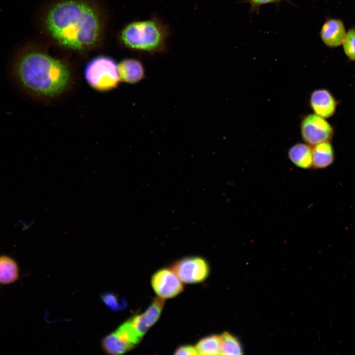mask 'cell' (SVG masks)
Listing matches in <instances>:
<instances>
[{
	"instance_id": "cell-1",
	"label": "cell",
	"mask_w": 355,
	"mask_h": 355,
	"mask_svg": "<svg viewBox=\"0 0 355 355\" xmlns=\"http://www.w3.org/2000/svg\"><path fill=\"white\" fill-rule=\"evenodd\" d=\"M10 75L20 88L38 99H49L64 93L71 75L68 66L32 46L19 48L14 56Z\"/></svg>"
},
{
	"instance_id": "cell-2",
	"label": "cell",
	"mask_w": 355,
	"mask_h": 355,
	"mask_svg": "<svg viewBox=\"0 0 355 355\" xmlns=\"http://www.w3.org/2000/svg\"><path fill=\"white\" fill-rule=\"evenodd\" d=\"M45 27L61 45L83 49L94 45L100 33V20L89 4L76 0H66L55 4L47 12Z\"/></svg>"
},
{
	"instance_id": "cell-3",
	"label": "cell",
	"mask_w": 355,
	"mask_h": 355,
	"mask_svg": "<svg viewBox=\"0 0 355 355\" xmlns=\"http://www.w3.org/2000/svg\"><path fill=\"white\" fill-rule=\"evenodd\" d=\"M170 36L168 26L156 16L128 24L121 33L127 47L149 54L165 52Z\"/></svg>"
},
{
	"instance_id": "cell-4",
	"label": "cell",
	"mask_w": 355,
	"mask_h": 355,
	"mask_svg": "<svg viewBox=\"0 0 355 355\" xmlns=\"http://www.w3.org/2000/svg\"><path fill=\"white\" fill-rule=\"evenodd\" d=\"M84 76L92 88L102 92L116 88L120 81L117 65L106 56H99L91 60L85 67Z\"/></svg>"
},
{
	"instance_id": "cell-5",
	"label": "cell",
	"mask_w": 355,
	"mask_h": 355,
	"mask_svg": "<svg viewBox=\"0 0 355 355\" xmlns=\"http://www.w3.org/2000/svg\"><path fill=\"white\" fill-rule=\"evenodd\" d=\"M172 270L180 280L186 284H195L204 281L210 268L207 262L200 257H188L176 262Z\"/></svg>"
},
{
	"instance_id": "cell-6",
	"label": "cell",
	"mask_w": 355,
	"mask_h": 355,
	"mask_svg": "<svg viewBox=\"0 0 355 355\" xmlns=\"http://www.w3.org/2000/svg\"><path fill=\"white\" fill-rule=\"evenodd\" d=\"M300 132L303 140L311 145L328 141L333 134L330 124L316 114L307 115L303 118Z\"/></svg>"
},
{
	"instance_id": "cell-7",
	"label": "cell",
	"mask_w": 355,
	"mask_h": 355,
	"mask_svg": "<svg viewBox=\"0 0 355 355\" xmlns=\"http://www.w3.org/2000/svg\"><path fill=\"white\" fill-rule=\"evenodd\" d=\"M151 283L156 294L164 299L174 297L183 290L181 281L172 269L158 270L153 275Z\"/></svg>"
},
{
	"instance_id": "cell-8",
	"label": "cell",
	"mask_w": 355,
	"mask_h": 355,
	"mask_svg": "<svg viewBox=\"0 0 355 355\" xmlns=\"http://www.w3.org/2000/svg\"><path fill=\"white\" fill-rule=\"evenodd\" d=\"M164 299L157 297L143 313L129 320L132 327L141 338L159 319L164 305Z\"/></svg>"
},
{
	"instance_id": "cell-9",
	"label": "cell",
	"mask_w": 355,
	"mask_h": 355,
	"mask_svg": "<svg viewBox=\"0 0 355 355\" xmlns=\"http://www.w3.org/2000/svg\"><path fill=\"white\" fill-rule=\"evenodd\" d=\"M310 104L315 113L323 118L332 115L336 106L334 97L325 89H318L313 92L310 96Z\"/></svg>"
},
{
	"instance_id": "cell-10",
	"label": "cell",
	"mask_w": 355,
	"mask_h": 355,
	"mask_svg": "<svg viewBox=\"0 0 355 355\" xmlns=\"http://www.w3.org/2000/svg\"><path fill=\"white\" fill-rule=\"evenodd\" d=\"M345 36L343 23L336 19L326 21L320 32V36L323 42L331 47L338 46L343 43Z\"/></svg>"
},
{
	"instance_id": "cell-11",
	"label": "cell",
	"mask_w": 355,
	"mask_h": 355,
	"mask_svg": "<svg viewBox=\"0 0 355 355\" xmlns=\"http://www.w3.org/2000/svg\"><path fill=\"white\" fill-rule=\"evenodd\" d=\"M117 69L120 81L127 83H137L144 76L143 66L137 59H124L117 65Z\"/></svg>"
},
{
	"instance_id": "cell-12",
	"label": "cell",
	"mask_w": 355,
	"mask_h": 355,
	"mask_svg": "<svg viewBox=\"0 0 355 355\" xmlns=\"http://www.w3.org/2000/svg\"><path fill=\"white\" fill-rule=\"evenodd\" d=\"M313 165L315 169L325 168L334 161V152L328 141L323 142L313 145L312 147Z\"/></svg>"
},
{
	"instance_id": "cell-13",
	"label": "cell",
	"mask_w": 355,
	"mask_h": 355,
	"mask_svg": "<svg viewBox=\"0 0 355 355\" xmlns=\"http://www.w3.org/2000/svg\"><path fill=\"white\" fill-rule=\"evenodd\" d=\"M290 160L297 167L308 169L312 167V147L303 143H297L290 147L288 152Z\"/></svg>"
},
{
	"instance_id": "cell-14",
	"label": "cell",
	"mask_w": 355,
	"mask_h": 355,
	"mask_svg": "<svg viewBox=\"0 0 355 355\" xmlns=\"http://www.w3.org/2000/svg\"><path fill=\"white\" fill-rule=\"evenodd\" d=\"M19 276L20 269L16 261L7 255H0V284H12L18 280Z\"/></svg>"
},
{
	"instance_id": "cell-15",
	"label": "cell",
	"mask_w": 355,
	"mask_h": 355,
	"mask_svg": "<svg viewBox=\"0 0 355 355\" xmlns=\"http://www.w3.org/2000/svg\"><path fill=\"white\" fill-rule=\"evenodd\" d=\"M102 343L104 350L112 355L123 354L134 347L116 330L105 337Z\"/></svg>"
},
{
	"instance_id": "cell-16",
	"label": "cell",
	"mask_w": 355,
	"mask_h": 355,
	"mask_svg": "<svg viewBox=\"0 0 355 355\" xmlns=\"http://www.w3.org/2000/svg\"><path fill=\"white\" fill-rule=\"evenodd\" d=\"M221 355H242L243 350L238 340L228 332L219 336Z\"/></svg>"
},
{
	"instance_id": "cell-17",
	"label": "cell",
	"mask_w": 355,
	"mask_h": 355,
	"mask_svg": "<svg viewBox=\"0 0 355 355\" xmlns=\"http://www.w3.org/2000/svg\"><path fill=\"white\" fill-rule=\"evenodd\" d=\"M198 354L204 355H220L219 336L211 335L200 340L196 346Z\"/></svg>"
},
{
	"instance_id": "cell-18",
	"label": "cell",
	"mask_w": 355,
	"mask_h": 355,
	"mask_svg": "<svg viewBox=\"0 0 355 355\" xmlns=\"http://www.w3.org/2000/svg\"><path fill=\"white\" fill-rule=\"evenodd\" d=\"M343 43L347 56L350 59L355 60V30H351L346 34Z\"/></svg>"
},
{
	"instance_id": "cell-19",
	"label": "cell",
	"mask_w": 355,
	"mask_h": 355,
	"mask_svg": "<svg viewBox=\"0 0 355 355\" xmlns=\"http://www.w3.org/2000/svg\"><path fill=\"white\" fill-rule=\"evenodd\" d=\"M284 0L290 2V0H243L242 2L248 3L250 6L249 12L253 13H258L262 5L272 3L278 4Z\"/></svg>"
},
{
	"instance_id": "cell-20",
	"label": "cell",
	"mask_w": 355,
	"mask_h": 355,
	"mask_svg": "<svg viewBox=\"0 0 355 355\" xmlns=\"http://www.w3.org/2000/svg\"><path fill=\"white\" fill-rule=\"evenodd\" d=\"M102 299L108 307L113 310H118L123 307V305H122L121 303H119L117 297L111 293H107L104 294Z\"/></svg>"
},
{
	"instance_id": "cell-21",
	"label": "cell",
	"mask_w": 355,
	"mask_h": 355,
	"mask_svg": "<svg viewBox=\"0 0 355 355\" xmlns=\"http://www.w3.org/2000/svg\"><path fill=\"white\" fill-rule=\"evenodd\" d=\"M175 354L196 355H198V352L195 347L191 345H185L177 349Z\"/></svg>"
}]
</instances>
